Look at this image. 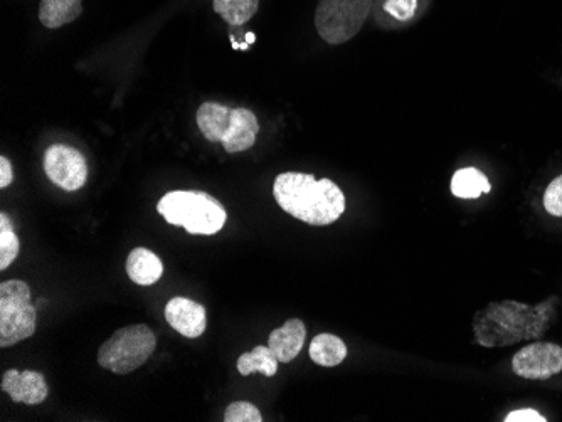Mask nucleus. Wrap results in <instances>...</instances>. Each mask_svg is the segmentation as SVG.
<instances>
[{
  "instance_id": "nucleus-6",
  "label": "nucleus",
  "mask_w": 562,
  "mask_h": 422,
  "mask_svg": "<svg viewBox=\"0 0 562 422\" xmlns=\"http://www.w3.org/2000/svg\"><path fill=\"white\" fill-rule=\"evenodd\" d=\"M372 0H319L315 27L325 43L342 44L356 36L364 26Z\"/></svg>"
},
{
  "instance_id": "nucleus-3",
  "label": "nucleus",
  "mask_w": 562,
  "mask_h": 422,
  "mask_svg": "<svg viewBox=\"0 0 562 422\" xmlns=\"http://www.w3.org/2000/svg\"><path fill=\"white\" fill-rule=\"evenodd\" d=\"M157 211L172 226L197 236L218 234L228 221L223 204L201 190H172L160 199Z\"/></svg>"
},
{
  "instance_id": "nucleus-5",
  "label": "nucleus",
  "mask_w": 562,
  "mask_h": 422,
  "mask_svg": "<svg viewBox=\"0 0 562 422\" xmlns=\"http://www.w3.org/2000/svg\"><path fill=\"white\" fill-rule=\"evenodd\" d=\"M38 323V308L32 305L31 290L24 281L0 285V347H12L32 337Z\"/></svg>"
},
{
  "instance_id": "nucleus-12",
  "label": "nucleus",
  "mask_w": 562,
  "mask_h": 422,
  "mask_svg": "<svg viewBox=\"0 0 562 422\" xmlns=\"http://www.w3.org/2000/svg\"><path fill=\"white\" fill-rule=\"evenodd\" d=\"M258 132H260V123L255 113L246 108H234L231 110L228 132L221 143L228 153L244 152L255 145Z\"/></svg>"
},
{
  "instance_id": "nucleus-2",
  "label": "nucleus",
  "mask_w": 562,
  "mask_h": 422,
  "mask_svg": "<svg viewBox=\"0 0 562 422\" xmlns=\"http://www.w3.org/2000/svg\"><path fill=\"white\" fill-rule=\"evenodd\" d=\"M273 196L283 211L310 226H329L345 211V196L339 185L310 174L278 175Z\"/></svg>"
},
{
  "instance_id": "nucleus-11",
  "label": "nucleus",
  "mask_w": 562,
  "mask_h": 422,
  "mask_svg": "<svg viewBox=\"0 0 562 422\" xmlns=\"http://www.w3.org/2000/svg\"><path fill=\"white\" fill-rule=\"evenodd\" d=\"M307 338V327L302 320L290 318L283 327L276 328L268 337V347L280 364H290L302 352Z\"/></svg>"
},
{
  "instance_id": "nucleus-16",
  "label": "nucleus",
  "mask_w": 562,
  "mask_h": 422,
  "mask_svg": "<svg viewBox=\"0 0 562 422\" xmlns=\"http://www.w3.org/2000/svg\"><path fill=\"white\" fill-rule=\"evenodd\" d=\"M81 12V0H43L39 7V19L48 29H58L76 21Z\"/></svg>"
},
{
  "instance_id": "nucleus-17",
  "label": "nucleus",
  "mask_w": 562,
  "mask_h": 422,
  "mask_svg": "<svg viewBox=\"0 0 562 422\" xmlns=\"http://www.w3.org/2000/svg\"><path fill=\"white\" fill-rule=\"evenodd\" d=\"M490 190L492 185L488 182L487 175L475 167L456 170L451 179V192L458 199H478L482 194H488Z\"/></svg>"
},
{
  "instance_id": "nucleus-14",
  "label": "nucleus",
  "mask_w": 562,
  "mask_h": 422,
  "mask_svg": "<svg viewBox=\"0 0 562 422\" xmlns=\"http://www.w3.org/2000/svg\"><path fill=\"white\" fill-rule=\"evenodd\" d=\"M231 122V108L219 103H204L197 110V125L209 142H223Z\"/></svg>"
},
{
  "instance_id": "nucleus-1",
  "label": "nucleus",
  "mask_w": 562,
  "mask_h": 422,
  "mask_svg": "<svg viewBox=\"0 0 562 422\" xmlns=\"http://www.w3.org/2000/svg\"><path fill=\"white\" fill-rule=\"evenodd\" d=\"M556 296L529 306L514 300L492 301L473 318V332L483 347H510L539 338L556 318Z\"/></svg>"
},
{
  "instance_id": "nucleus-7",
  "label": "nucleus",
  "mask_w": 562,
  "mask_h": 422,
  "mask_svg": "<svg viewBox=\"0 0 562 422\" xmlns=\"http://www.w3.org/2000/svg\"><path fill=\"white\" fill-rule=\"evenodd\" d=\"M44 172L54 185L75 192L86 184L88 164L80 150L58 143L44 153Z\"/></svg>"
},
{
  "instance_id": "nucleus-21",
  "label": "nucleus",
  "mask_w": 562,
  "mask_h": 422,
  "mask_svg": "<svg viewBox=\"0 0 562 422\" xmlns=\"http://www.w3.org/2000/svg\"><path fill=\"white\" fill-rule=\"evenodd\" d=\"M263 416L250 402H233L224 412V422H261Z\"/></svg>"
},
{
  "instance_id": "nucleus-18",
  "label": "nucleus",
  "mask_w": 562,
  "mask_h": 422,
  "mask_svg": "<svg viewBox=\"0 0 562 422\" xmlns=\"http://www.w3.org/2000/svg\"><path fill=\"white\" fill-rule=\"evenodd\" d=\"M278 364L280 362L273 354V350L270 347H265V345H260L251 352L241 355L236 367H238L239 374L244 375V377L255 374V372H261L265 377H273L278 372Z\"/></svg>"
},
{
  "instance_id": "nucleus-4",
  "label": "nucleus",
  "mask_w": 562,
  "mask_h": 422,
  "mask_svg": "<svg viewBox=\"0 0 562 422\" xmlns=\"http://www.w3.org/2000/svg\"><path fill=\"white\" fill-rule=\"evenodd\" d=\"M157 337L147 325H130L113 333L98 350V364L113 374H132L152 357Z\"/></svg>"
},
{
  "instance_id": "nucleus-19",
  "label": "nucleus",
  "mask_w": 562,
  "mask_h": 422,
  "mask_svg": "<svg viewBox=\"0 0 562 422\" xmlns=\"http://www.w3.org/2000/svg\"><path fill=\"white\" fill-rule=\"evenodd\" d=\"M213 7L229 26H243L258 12L260 0H214Z\"/></svg>"
},
{
  "instance_id": "nucleus-13",
  "label": "nucleus",
  "mask_w": 562,
  "mask_h": 422,
  "mask_svg": "<svg viewBox=\"0 0 562 422\" xmlns=\"http://www.w3.org/2000/svg\"><path fill=\"white\" fill-rule=\"evenodd\" d=\"M127 275L137 285H155L164 275V264L150 249L135 248L128 254Z\"/></svg>"
},
{
  "instance_id": "nucleus-24",
  "label": "nucleus",
  "mask_w": 562,
  "mask_h": 422,
  "mask_svg": "<svg viewBox=\"0 0 562 422\" xmlns=\"http://www.w3.org/2000/svg\"><path fill=\"white\" fill-rule=\"evenodd\" d=\"M505 422H546L547 419L541 416L534 409H519V411L509 412L504 419Z\"/></svg>"
},
{
  "instance_id": "nucleus-10",
  "label": "nucleus",
  "mask_w": 562,
  "mask_h": 422,
  "mask_svg": "<svg viewBox=\"0 0 562 422\" xmlns=\"http://www.w3.org/2000/svg\"><path fill=\"white\" fill-rule=\"evenodd\" d=\"M2 391L7 392L12 401L26 406H38L49 394L44 375L36 370H7L2 375Z\"/></svg>"
},
{
  "instance_id": "nucleus-26",
  "label": "nucleus",
  "mask_w": 562,
  "mask_h": 422,
  "mask_svg": "<svg viewBox=\"0 0 562 422\" xmlns=\"http://www.w3.org/2000/svg\"><path fill=\"white\" fill-rule=\"evenodd\" d=\"M256 41V36L255 34H253V32H248V34H246V43L253 44Z\"/></svg>"
},
{
  "instance_id": "nucleus-20",
  "label": "nucleus",
  "mask_w": 562,
  "mask_h": 422,
  "mask_svg": "<svg viewBox=\"0 0 562 422\" xmlns=\"http://www.w3.org/2000/svg\"><path fill=\"white\" fill-rule=\"evenodd\" d=\"M21 243L14 233L11 217L0 214V270L4 271L16 261Z\"/></svg>"
},
{
  "instance_id": "nucleus-15",
  "label": "nucleus",
  "mask_w": 562,
  "mask_h": 422,
  "mask_svg": "<svg viewBox=\"0 0 562 422\" xmlns=\"http://www.w3.org/2000/svg\"><path fill=\"white\" fill-rule=\"evenodd\" d=\"M310 359L320 367H337L347 357V345L332 333H320L310 343Z\"/></svg>"
},
{
  "instance_id": "nucleus-9",
  "label": "nucleus",
  "mask_w": 562,
  "mask_h": 422,
  "mask_svg": "<svg viewBox=\"0 0 562 422\" xmlns=\"http://www.w3.org/2000/svg\"><path fill=\"white\" fill-rule=\"evenodd\" d=\"M165 320L186 338H199L207 328L206 308L186 296H175L167 303Z\"/></svg>"
},
{
  "instance_id": "nucleus-8",
  "label": "nucleus",
  "mask_w": 562,
  "mask_h": 422,
  "mask_svg": "<svg viewBox=\"0 0 562 422\" xmlns=\"http://www.w3.org/2000/svg\"><path fill=\"white\" fill-rule=\"evenodd\" d=\"M512 370L520 379H551L562 372V347L551 342L531 343L514 355Z\"/></svg>"
},
{
  "instance_id": "nucleus-22",
  "label": "nucleus",
  "mask_w": 562,
  "mask_h": 422,
  "mask_svg": "<svg viewBox=\"0 0 562 422\" xmlns=\"http://www.w3.org/2000/svg\"><path fill=\"white\" fill-rule=\"evenodd\" d=\"M544 209L551 216L562 217V174L547 185L544 192Z\"/></svg>"
},
{
  "instance_id": "nucleus-25",
  "label": "nucleus",
  "mask_w": 562,
  "mask_h": 422,
  "mask_svg": "<svg viewBox=\"0 0 562 422\" xmlns=\"http://www.w3.org/2000/svg\"><path fill=\"white\" fill-rule=\"evenodd\" d=\"M14 174H12V165L6 157L0 159V189H6L12 184Z\"/></svg>"
},
{
  "instance_id": "nucleus-23",
  "label": "nucleus",
  "mask_w": 562,
  "mask_h": 422,
  "mask_svg": "<svg viewBox=\"0 0 562 422\" xmlns=\"http://www.w3.org/2000/svg\"><path fill=\"white\" fill-rule=\"evenodd\" d=\"M384 9L399 21H408L418 9V0H388Z\"/></svg>"
}]
</instances>
